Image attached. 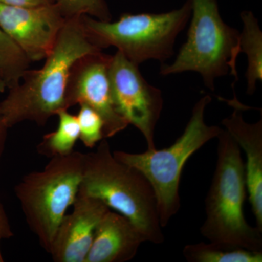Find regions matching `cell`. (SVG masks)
<instances>
[{
	"mask_svg": "<svg viewBox=\"0 0 262 262\" xmlns=\"http://www.w3.org/2000/svg\"><path fill=\"white\" fill-rule=\"evenodd\" d=\"M233 93L232 99L219 98L233 108V113L222 120V125L246 155L247 192L256 227L262 231V119L255 123L246 122L244 112L253 108L241 103L235 91Z\"/></svg>",
	"mask_w": 262,
	"mask_h": 262,
	"instance_id": "12",
	"label": "cell"
},
{
	"mask_svg": "<svg viewBox=\"0 0 262 262\" xmlns=\"http://www.w3.org/2000/svg\"><path fill=\"white\" fill-rule=\"evenodd\" d=\"M102 51L89 37L82 16L67 19L42 68L27 70L0 102V120L8 127L24 121L44 126L61 110L74 65L82 57Z\"/></svg>",
	"mask_w": 262,
	"mask_h": 262,
	"instance_id": "1",
	"label": "cell"
},
{
	"mask_svg": "<svg viewBox=\"0 0 262 262\" xmlns=\"http://www.w3.org/2000/svg\"><path fill=\"white\" fill-rule=\"evenodd\" d=\"M56 2L57 0H0V3L3 4L24 8L46 6L56 4Z\"/></svg>",
	"mask_w": 262,
	"mask_h": 262,
	"instance_id": "20",
	"label": "cell"
},
{
	"mask_svg": "<svg viewBox=\"0 0 262 262\" xmlns=\"http://www.w3.org/2000/svg\"><path fill=\"white\" fill-rule=\"evenodd\" d=\"M144 242L145 237L128 219L110 209L96 227L84 262L130 261Z\"/></svg>",
	"mask_w": 262,
	"mask_h": 262,
	"instance_id": "13",
	"label": "cell"
},
{
	"mask_svg": "<svg viewBox=\"0 0 262 262\" xmlns=\"http://www.w3.org/2000/svg\"><path fill=\"white\" fill-rule=\"evenodd\" d=\"M189 0L165 13H123L116 21H101L82 15L84 28L101 50L115 47L139 66L147 61L164 63L173 56L174 46L191 17Z\"/></svg>",
	"mask_w": 262,
	"mask_h": 262,
	"instance_id": "6",
	"label": "cell"
},
{
	"mask_svg": "<svg viewBox=\"0 0 262 262\" xmlns=\"http://www.w3.org/2000/svg\"><path fill=\"white\" fill-rule=\"evenodd\" d=\"M241 18L244 28L239 34V53L247 57L246 93L252 96L257 82L262 80V32L258 19L252 12H241Z\"/></svg>",
	"mask_w": 262,
	"mask_h": 262,
	"instance_id": "14",
	"label": "cell"
},
{
	"mask_svg": "<svg viewBox=\"0 0 262 262\" xmlns=\"http://www.w3.org/2000/svg\"><path fill=\"white\" fill-rule=\"evenodd\" d=\"M8 128L3 122L0 120V159L4 151L5 143H6L7 137H8Z\"/></svg>",
	"mask_w": 262,
	"mask_h": 262,
	"instance_id": "22",
	"label": "cell"
},
{
	"mask_svg": "<svg viewBox=\"0 0 262 262\" xmlns=\"http://www.w3.org/2000/svg\"><path fill=\"white\" fill-rule=\"evenodd\" d=\"M211 101L209 95H205L196 101L184 133L169 147L147 149L140 154L120 150L113 151L117 160L139 170L151 184L163 228L180 209L179 184L187 160L208 141L216 139L223 130L205 122V112Z\"/></svg>",
	"mask_w": 262,
	"mask_h": 262,
	"instance_id": "5",
	"label": "cell"
},
{
	"mask_svg": "<svg viewBox=\"0 0 262 262\" xmlns=\"http://www.w3.org/2000/svg\"><path fill=\"white\" fill-rule=\"evenodd\" d=\"M30 63L21 49L0 27V67L8 89L20 82Z\"/></svg>",
	"mask_w": 262,
	"mask_h": 262,
	"instance_id": "17",
	"label": "cell"
},
{
	"mask_svg": "<svg viewBox=\"0 0 262 262\" xmlns=\"http://www.w3.org/2000/svg\"><path fill=\"white\" fill-rule=\"evenodd\" d=\"M80 189L123 215L140 230L146 242L163 244L156 196L141 172L114 157L106 139L84 154Z\"/></svg>",
	"mask_w": 262,
	"mask_h": 262,
	"instance_id": "2",
	"label": "cell"
},
{
	"mask_svg": "<svg viewBox=\"0 0 262 262\" xmlns=\"http://www.w3.org/2000/svg\"><path fill=\"white\" fill-rule=\"evenodd\" d=\"M84 158V153L73 151L51 158L43 170L27 174L15 186L26 222L48 253L80 189Z\"/></svg>",
	"mask_w": 262,
	"mask_h": 262,
	"instance_id": "7",
	"label": "cell"
},
{
	"mask_svg": "<svg viewBox=\"0 0 262 262\" xmlns=\"http://www.w3.org/2000/svg\"><path fill=\"white\" fill-rule=\"evenodd\" d=\"M1 237H0V244H1V241H2ZM4 261V258H3V254H2V251H1V247H0V262H3Z\"/></svg>",
	"mask_w": 262,
	"mask_h": 262,
	"instance_id": "24",
	"label": "cell"
},
{
	"mask_svg": "<svg viewBox=\"0 0 262 262\" xmlns=\"http://www.w3.org/2000/svg\"><path fill=\"white\" fill-rule=\"evenodd\" d=\"M7 88L6 82H5L4 75H3V71L0 67V94L4 93Z\"/></svg>",
	"mask_w": 262,
	"mask_h": 262,
	"instance_id": "23",
	"label": "cell"
},
{
	"mask_svg": "<svg viewBox=\"0 0 262 262\" xmlns=\"http://www.w3.org/2000/svg\"><path fill=\"white\" fill-rule=\"evenodd\" d=\"M14 234L12 231L8 215L0 200V237L2 239H9Z\"/></svg>",
	"mask_w": 262,
	"mask_h": 262,
	"instance_id": "21",
	"label": "cell"
},
{
	"mask_svg": "<svg viewBox=\"0 0 262 262\" xmlns=\"http://www.w3.org/2000/svg\"><path fill=\"white\" fill-rule=\"evenodd\" d=\"M183 256L189 262L262 261V251L211 242L187 245L183 250Z\"/></svg>",
	"mask_w": 262,
	"mask_h": 262,
	"instance_id": "15",
	"label": "cell"
},
{
	"mask_svg": "<svg viewBox=\"0 0 262 262\" xmlns=\"http://www.w3.org/2000/svg\"><path fill=\"white\" fill-rule=\"evenodd\" d=\"M120 52L111 56L108 75L114 103L128 125L145 138L148 149H156L155 128L163 107L162 91L144 78L139 68Z\"/></svg>",
	"mask_w": 262,
	"mask_h": 262,
	"instance_id": "8",
	"label": "cell"
},
{
	"mask_svg": "<svg viewBox=\"0 0 262 262\" xmlns=\"http://www.w3.org/2000/svg\"><path fill=\"white\" fill-rule=\"evenodd\" d=\"M57 115L58 125L56 130L46 134L37 147L39 154L50 158L70 154L74 151L77 139H80L77 116L68 110H61Z\"/></svg>",
	"mask_w": 262,
	"mask_h": 262,
	"instance_id": "16",
	"label": "cell"
},
{
	"mask_svg": "<svg viewBox=\"0 0 262 262\" xmlns=\"http://www.w3.org/2000/svg\"><path fill=\"white\" fill-rule=\"evenodd\" d=\"M66 19L89 15L101 21H112L113 15L105 0H57Z\"/></svg>",
	"mask_w": 262,
	"mask_h": 262,
	"instance_id": "18",
	"label": "cell"
},
{
	"mask_svg": "<svg viewBox=\"0 0 262 262\" xmlns=\"http://www.w3.org/2000/svg\"><path fill=\"white\" fill-rule=\"evenodd\" d=\"M72 206L73 211L63 217L52 245L50 254L56 262H84L96 227L110 209L80 189Z\"/></svg>",
	"mask_w": 262,
	"mask_h": 262,
	"instance_id": "11",
	"label": "cell"
},
{
	"mask_svg": "<svg viewBox=\"0 0 262 262\" xmlns=\"http://www.w3.org/2000/svg\"><path fill=\"white\" fill-rule=\"evenodd\" d=\"M66 20L56 4L24 8L0 3V27L30 62L49 55Z\"/></svg>",
	"mask_w": 262,
	"mask_h": 262,
	"instance_id": "10",
	"label": "cell"
},
{
	"mask_svg": "<svg viewBox=\"0 0 262 262\" xmlns=\"http://www.w3.org/2000/svg\"><path fill=\"white\" fill-rule=\"evenodd\" d=\"M216 139V165L205 202L206 220L201 233L213 244L262 251V231L245 218L247 187L241 149L224 129Z\"/></svg>",
	"mask_w": 262,
	"mask_h": 262,
	"instance_id": "3",
	"label": "cell"
},
{
	"mask_svg": "<svg viewBox=\"0 0 262 262\" xmlns=\"http://www.w3.org/2000/svg\"><path fill=\"white\" fill-rule=\"evenodd\" d=\"M189 1L192 12L187 41L173 63H162L160 75L196 72L204 85L214 91L215 80L230 74L234 77V87L238 80L241 32L224 21L218 0Z\"/></svg>",
	"mask_w": 262,
	"mask_h": 262,
	"instance_id": "4",
	"label": "cell"
},
{
	"mask_svg": "<svg viewBox=\"0 0 262 262\" xmlns=\"http://www.w3.org/2000/svg\"><path fill=\"white\" fill-rule=\"evenodd\" d=\"M111 56L101 51L80 58L71 72L66 94L68 110L76 104L87 105L101 116L105 139L129 125L114 103L108 75Z\"/></svg>",
	"mask_w": 262,
	"mask_h": 262,
	"instance_id": "9",
	"label": "cell"
},
{
	"mask_svg": "<svg viewBox=\"0 0 262 262\" xmlns=\"http://www.w3.org/2000/svg\"><path fill=\"white\" fill-rule=\"evenodd\" d=\"M77 115L80 139L86 147L94 148L104 138L103 121L101 116L87 105H80Z\"/></svg>",
	"mask_w": 262,
	"mask_h": 262,
	"instance_id": "19",
	"label": "cell"
}]
</instances>
